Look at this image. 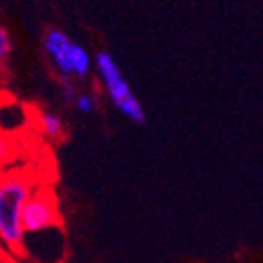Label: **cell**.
<instances>
[{"mask_svg":"<svg viewBox=\"0 0 263 263\" xmlns=\"http://www.w3.org/2000/svg\"><path fill=\"white\" fill-rule=\"evenodd\" d=\"M43 48L46 55L50 57L52 65L57 68L59 76H68L72 78V50H74V41L66 35L65 31L52 28L44 33Z\"/></svg>","mask_w":263,"mask_h":263,"instance_id":"277c9868","label":"cell"},{"mask_svg":"<svg viewBox=\"0 0 263 263\" xmlns=\"http://www.w3.org/2000/svg\"><path fill=\"white\" fill-rule=\"evenodd\" d=\"M35 192V182L26 171L4 173L0 182V241L4 252L11 256H24L26 232L22 224L24 206Z\"/></svg>","mask_w":263,"mask_h":263,"instance_id":"6da1fadb","label":"cell"},{"mask_svg":"<svg viewBox=\"0 0 263 263\" xmlns=\"http://www.w3.org/2000/svg\"><path fill=\"white\" fill-rule=\"evenodd\" d=\"M13 52V37L9 33L8 28H0V61L6 63L8 57Z\"/></svg>","mask_w":263,"mask_h":263,"instance_id":"9c48e42d","label":"cell"},{"mask_svg":"<svg viewBox=\"0 0 263 263\" xmlns=\"http://www.w3.org/2000/svg\"><path fill=\"white\" fill-rule=\"evenodd\" d=\"M94 68V59L90 57L87 48H83L81 44L74 43V50H72V78L74 79H85L90 70Z\"/></svg>","mask_w":263,"mask_h":263,"instance_id":"8992f818","label":"cell"},{"mask_svg":"<svg viewBox=\"0 0 263 263\" xmlns=\"http://www.w3.org/2000/svg\"><path fill=\"white\" fill-rule=\"evenodd\" d=\"M57 83H59V88H61V96H63V100H65V103L74 105L76 100H78V96H79V90L76 88L74 78L59 76V78H57Z\"/></svg>","mask_w":263,"mask_h":263,"instance_id":"52a82bcc","label":"cell"},{"mask_svg":"<svg viewBox=\"0 0 263 263\" xmlns=\"http://www.w3.org/2000/svg\"><path fill=\"white\" fill-rule=\"evenodd\" d=\"M74 107L78 109V112L85 114V116H90V114L96 112L98 100H96V96H94L92 92L85 90V92H79V96H78V100H76Z\"/></svg>","mask_w":263,"mask_h":263,"instance_id":"ba28073f","label":"cell"},{"mask_svg":"<svg viewBox=\"0 0 263 263\" xmlns=\"http://www.w3.org/2000/svg\"><path fill=\"white\" fill-rule=\"evenodd\" d=\"M94 70L100 79L101 87L109 96L112 103L120 112L127 120L135 123H145V110L142 107L140 100L133 92L131 85L120 70L118 63L109 52H98L94 57Z\"/></svg>","mask_w":263,"mask_h":263,"instance_id":"7a4b0ae2","label":"cell"},{"mask_svg":"<svg viewBox=\"0 0 263 263\" xmlns=\"http://www.w3.org/2000/svg\"><path fill=\"white\" fill-rule=\"evenodd\" d=\"M37 123H39V131L44 138L48 140H59L66 133L65 120L55 112V110H41L37 116Z\"/></svg>","mask_w":263,"mask_h":263,"instance_id":"5b68a950","label":"cell"},{"mask_svg":"<svg viewBox=\"0 0 263 263\" xmlns=\"http://www.w3.org/2000/svg\"><path fill=\"white\" fill-rule=\"evenodd\" d=\"M22 224L26 236H37L50 232L53 228H61V214L57 206L55 193L46 188H35L24 206Z\"/></svg>","mask_w":263,"mask_h":263,"instance_id":"3957f363","label":"cell"},{"mask_svg":"<svg viewBox=\"0 0 263 263\" xmlns=\"http://www.w3.org/2000/svg\"><path fill=\"white\" fill-rule=\"evenodd\" d=\"M13 258H15V256H11V263H18V261H15ZM4 263H8V261H4Z\"/></svg>","mask_w":263,"mask_h":263,"instance_id":"30bf717a","label":"cell"}]
</instances>
